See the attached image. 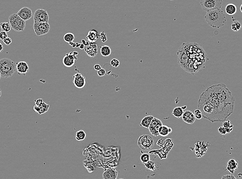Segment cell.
<instances>
[{"instance_id":"cell-40","label":"cell","mask_w":242,"mask_h":179,"mask_svg":"<svg viewBox=\"0 0 242 179\" xmlns=\"http://www.w3.org/2000/svg\"><path fill=\"white\" fill-rule=\"evenodd\" d=\"M33 109L34 111H35L36 112H37V113H39V111H40V106H39V105H34V106L33 107Z\"/></svg>"},{"instance_id":"cell-18","label":"cell","mask_w":242,"mask_h":179,"mask_svg":"<svg viewBox=\"0 0 242 179\" xmlns=\"http://www.w3.org/2000/svg\"><path fill=\"white\" fill-rule=\"evenodd\" d=\"M238 162L234 158L229 160L227 165V170L231 174H234V172L238 169Z\"/></svg>"},{"instance_id":"cell-23","label":"cell","mask_w":242,"mask_h":179,"mask_svg":"<svg viewBox=\"0 0 242 179\" xmlns=\"http://www.w3.org/2000/svg\"><path fill=\"white\" fill-rule=\"evenodd\" d=\"M184 109L182 107H176L174 108V109L173 111L172 114L173 115L174 117H176L177 118H180L184 114Z\"/></svg>"},{"instance_id":"cell-42","label":"cell","mask_w":242,"mask_h":179,"mask_svg":"<svg viewBox=\"0 0 242 179\" xmlns=\"http://www.w3.org/2000/svg\"><path fill=\"white\" fill-rule=\"evenodd\" d=\"M94 68L95 70L98 71V70H100L102 68V67L100 66V65L96 64L94 65Z\"/></svg>"},{"instance_id":"cell-36","label":"cell","mask_w":242,"mask_h":179,"mask_svg":"<svg viewBox=\"0 0 242 179\" xmlns=\"http://www.w3.org/2000/svg\"><path fill=\"white\" fill-rule=\"evenodd\" d=\"M106 70L103 68H101L100 70H98V74L99 76H103L106 74Z\"/></svg>"},{"instance_id":"cell-49","label":"cell","mask_w":242,"mask_h":179,"mask_svg":"<svg viewBox=\"0 0 242 179\" xmlns=\"http://www.w3.org/2000/svg\"><path fill=\"white\" fill-rule=\"evenodd\" d=\"M240 11L242 13V4L240 6Z\"/></svg>"},{"instance_id":"cell-17","label":"cell","mask_w":242,"mask_h":179,"mask_svg":"<svg viewBox=\"0 0 242 179\" xmlns=\"http://www.w3.org/2000/svg\"><path fill=\"white\" fill-rule=\"evenodd\" d=\"M99 37L100 35L98 33V31L95 29H92L88 32V34L86 36V39L89 43H95Z\"/></svg>"},{"instance_id":"cell-14","label":"cell","mask_w":242,"mask_h":179,"mask_svg":"<svg viewBox=\"0 0 242 179\" xmlns=\"http://www.w3.org/2000/svg\"><path fill=\"white\" fill-rule=\"evenodd\" d=\"M182 118L184 123H187L190 125L193 124L195 121L196 118L194 114L192 113L191 111L188 110L184 112Z\"/></svg>"},{"instance_id":"cell-28","label":"cell","mask_w":242,"mask_h":179,"mask_svg":"<svg viewBox=\"0 0 242 179\" xmlns=\"http://www.w3.org/2000/svg\"><path fill=\"white\" fill-rule=\"evenodd\" d=\"M75 37L73 34L72 33H68L64 35L63 39L66 43H69L72 42L74 40Z\"/></svg>"},{"instance_id":"cell-5","label":"cell","mask_w":242,"mask_h":179,"mask_svg":"<svg viewBox=\"0 0 242 179\" xmlns=\"http://www.w3.org/2000/svg\"><path fill=\"white\" fill-rule=\"evenodd\" d=\"M223 3V0H200V1L202 9L206 12L221 9Z\"/></svg>"},{"instance_id":"cell-41","label":"cell","mask_w":242,"mask_h":179,"mask_svg":"<svg viewBox=\"0 0 242 179\" xmlns=\"http://www.w3.org/2000/svg\"><path fill=\"white\" fill-rule=\"evenodd\" d=\"M43 102V99H38L36 100L35 104L37 105H40Z\"/></svg>"},{"instance_id":"cell-10","label":"cell","mask_w":242,"mask_h":179,"mask_svg":"<svg viewBox=\"0 0 242 179\" xmlns=\"http://www.w3.org/2000/svg\"><path fill=\"white\" fill-rule=\"evenodd\" d=\"M78 54V52H74L69 53L65 55L63 59V65L67 68L72 67L74 65L75 60H77V57L76 55Z\"/></svg>"},{"instance_id":"cell-50","label":"cell","mask_w":242,"mask_h":179,"mask_svg":"<svg viewBox=\"0 0 242 179\" xmlns=\"http://www.w3.org/2000/svg\"><path fill=\"white\" fill-rule=\"evenodd\" d=\"M182 107V109H185V108H187V106H184V107Z\"/></svg>"},{"instance_id":"cell-43","label":"cell","mask_w":242,"mask_h":179,"mask_svg":"<svg viewBox=\"0 0 242 179\" xmlns=\"http://www.w3.org/2000/svg\"><path fill=\"white\" fill-rule=\"evenodd\" d=\"M69 45H71L73 48H75L76 47V43H73V42H70L69 43Z\"/></svg>"},{"instance_id":"cell-12","label":"cell","mask_w":242,"mask_h":179,"mask_svg":"<svg viewBox=\"0 0 242 179\" xmlns=\"http://www.w3.org/2000/svg\"><path fill=\"white\" fill-rule=\"evenodd\" d=\"M25 21H28L33 17V12L31 8L28 7H24L21 8L17 13Z\"/></svg>"},{"instance_id":"cell-47","label":"cell","mask_w":242,"mask_h":179,"mask_svg":"<svg viewBox=\"0 0 242 179\" xmlns=\"http://www.w3.org/2000/svg\"><path fill=\"white\" fill-rule=\"evenodd\" d=\"M80 43H76V48H78V47H79L80 46Z\"/></svg>"},{"instance_id":"cell-24","label":"cell","mask_w":242,"mask_h":179,"mask_svg":"<svg viewBox=\"0 0 242 179\" xmlns=\"http://www.w3.org/2000/svg\"><path fill=\"white\" fill-rule=\"evenodd\" d=\"M75 137H76V140L77 141H82V140H85L86 137V132L82 130L78 131L76 133Z\"/></svg>"},{"instance_id":"cell-27","label":"cell","mask_w":242,"mask_h":179,"mask_svg":"<svg viewBox=\"0 0 242 179\" xmlns=\"http://www.w3.org/2000/svg\"><path fill=\"white\" fill-rule=\"evenodd\" d=\"M223 127L226 128L227 134H229L233 131V125H231L230 121L228 120L227 121H225L223 123Z\"/></svg>"},{"instance_id":"cell-30","label":"cell","mask_w":242,"mask_h":179,"mask_svg":"<svg viewBox=\"0 0 242 179\" xmlns=\"http://www.w3.org/2000/svg\"><path fill=\"white\" fill-rule=\"evenodd\" d=\"M145 167L147 168V169L152 170V171H155L156 170V164L154 162L152 161H149V162H147V163L145 164Z\"/></svg>"},{"instance_id":"cell-20","label":"cell","mask_w":242,"mask_h":179,"mask_svg":"<svg viewBox=\"0 0 242 179\" xmlns=\"http://www.w3.org/2000/svg\"><path fill=\"white\" fill-rule=\"evenodd\" d=\"M154 118V117L151 115L147 116L146 117H144L143 119L141 121L140 124L141 127L149 128L150 123Z\"/></svg>"},{"instance_id":"cell-45","label":"cell","mask_w":242,"mask_h":179,"mask_svg":"<svg viewBox=\"0 0 242 179\" xmlns=\"http://www.w3.org/2000/svg\"><path fill=\"white\" fill-rule=\"evenodd\" d=\"M3 50V46L2 43H0V53L2 52Z\"/></svg>"},{"instance_id":"cell-21","label":"cell","mask_w":242,"mask_h":179,"mask_svg":"<svg viewBox=\"0 0 242 179\" xmlns=\"http://www.w3.org/2000/svg\"><path fill=\"white\" fill-rule=\"evenodd\" d=\"M237 11V8L235 5L233 4H228L225 7V12L228 15L233 16L235 14Z\"/></svg>"},{"instance_id":"cell-1","label":"cell","mask_w":242,"mask_h":179,"mask_svg":"<svg viewBox=\"0 0 242 179\" xmlns=\"http://www.w3.org/2000/svg\"><path fill=\"white\" fill-rule=\"evenodd\" d=\"M235 98L226 85L215 84L200 95L198 108L203 117L211 123L224 122L234 112Z\"/></svg>"},{"instance_id":"cell-31","label":"cell","mask_w":242,"mask_h":179,"mask_svg":"<svg viewBox=\"0 0 242 179\" xmlns=\"http://www.w3.org/2000/svg\"><path fill=\"white\" fill-rule=\"evenodd\" d=\"M140 160L143 164L147 163L150 161V156L148 153H143L141 156Z\"/></svg>"},{"instance_id":"cell-19","label":"cell","mask_w":242,"mask_h":179,"mask_svg":"<svg viewBox=\"0 0 242 179\" xmlns=\"http://www.w3.org/2000/svg\"><path fill=\"white\" fill-rule=\"evenodd\" d=\"M172 132V128L166 125H162L159 129V135L162 137H166Z\"/></svg>"},{"instance_id":"cell-15","label":"cell","mask_w":242,"mask_h":179,"mask_svg":"<svg viewBox=\"0 0 242 179\" xmlns=\"http://www.w3.org/2000/svg\"><path fill=\"white\" fill-rule=\"evenodd\" d=\"M16 69L19 74L25 76L29 70V66L26 62H19L16 63Z\"/></svg>"},{"instance_id":"cell-35","label":"cell","mask_w":242,"mask_h":179,"mask_svg":"<svg viewBox=\"0 0 242 179\" xmlns=\"http://www.w3.org/2000/svg\"><path fill=\"white\" fill-rule=\"evenodd\" d=\"M100 37H101V40H102L103 43L107 41V38L106 34L104 32H102L101 33V34H100Z\"/></svg>"},{"instance_id":"cell-22","label":"cell","mask_w":242,"mask_h":179,"mask_svg":"<svg viewBox=\"0 0 242 179\" xmlns=\"http://www.w3.org/2000/svg\"><path fill=\"white\" fill-rule=\"evenodd\" d=\"M101 54L104 57H108L110 56L112 53V50L109 46L104 45L100 47Z\"/></svg>"},{"instance_id":"cell-38","label":"cell","mask_w":242,"mask_h":179,"mask_svg":"<svg viewBox=\"0 0 242 179\" xmlns=\"http://www.w3.org/2000/svg\"><path fill=\"white\" fill-rule=\"evenodd\" d=\"M3 42L7 45H10L12 43V40L10 37H7L6 38L3 40Z\"/></svg>"},{"instance_id":"cell-16","label":"cell","mask_w":242,"mask_h":179,"mask_svg":"<svg viewBox=\"0 0 242 179\" xmlns=\"http://www.w3.org/2000/svg\"><path fill=\"white\" fill-rule=\"evenodd\" d=\"M117 172L114 168H107L106 169L103 174V178L104 179H116L117 177Z\"/></svg>"},{"instance_id":"cell-52","label":"cell","mask_w":242,"mask_h":179,"mask_svg":"<svg viewBox=\"0 0 242 179\" xmlns=\"http://www.w3.org/2000/svg\"><path fill=\"white\" fill-rule=\"evenodd\" d=\"M170 1H173V0H170Z\"/></svg>"},{"instance_id":"cell-37","label":"cell","mask_w":242,"mask_h":179,"mask_svg":"<svg viewBox=\"0 0 242 179\" xmlns=\"http://www.w3.org/2000/svg\"><path fill=\"white\" fill-rule=\"evenodd\" d=\"M218 131L221 134L225 135L227 134L226 128H225L224 127H219V129H218Z\"/></svg>"},{"instance_id":"cell-9","label":"cell","mask_w":242,"mask_h":179,"mask_svg":"<svg viewBox=\"0 0 242 179\" xmlns=\"http://www.w3.org/2000/svg\"><path fill=\"white\" fill-rule=\"evenodd\" d=\"M162 125V121L160 119L154 117L149 128L150 134L154 136H158L159 135V129Z\"/></svg>"},{"instance_id":"cell-4","label":"cell","mask_w":242,"mask_h":179,"mask_svg":"<svg viewBox=\"0 0 242 179\" xmlns=\"http://www.w3.org/2000/svg\"><path fill=\"white\" fill-rule=\"evenodd\" d=\"M9 22L12 29L15 31L19 32L25 29L26 21L17 14H12L9 17Z\"/></svg>"},{"instance_id":"cell-48","label":"cell","mask_w":242,"mask_h":179,"mask_svg":"<svg viewBox=\"0 0 242 179\" xmlns=\"http://www.w3.org/2000/svg\"><path fill=\"white\" fill-rule=\"evenodd\" d=\"M1 95H2V90H1V88H0V98L1 97Z\"/></svg>"},{"instance_id":"cell-26","label":"cell","mask_w":242,"mask_h":179,"mask_svg":"<svg viewBox=\"0 0 242 179\" xmlns=\"http://www.w3.org/2000/svg\"><path fill=\"white\" fill-rule=\"evenodd\" d=\"M39 106H40V111H39L38 114H40V115L46 113V112H47L48 110H49V107H50L49 104H46V103H44V102H43L41 103V104L39 105Z\"/></svg>"},{"instance_id":"cell-46","label":"cell","mask_w":242,"mask_h":179,"mask_svg":"<svg viewBox=\"0 0 242 179\" xmlns=\"http://www.w3.org/2000/svg\"><path fill=\"white\" fill-rule=\"evenodd\" d=\"M85 45L82 43L80 44V46H79V48H80V49H84V48H85Z\"/></svg>"},{"instance_id":"cell-2","label":"cell","mask_w":242,"mask_h":179,"mask_svg":"<svg viewBox=\"0 0 242 179\" xmlns=\"http://www.w3.org/2000/svg\"><path fill=\"white\" fill-rule=\"evenodd\" d=\"M204 19L208 25L213 28H221L227 23L226 17L221 9L212 10L207 12V14L204 17Z\"/></svg>"},{"instance_id":"cell-13","label":"cell","mask_w":242,"mask_h":179,"mask_svg":"<svg viewBox=\"0 0 242 179\" xmlns=\"http://www.w3.org/2000/svg\"><path fill=\"white\" fill-rule=\"evenodd\" d=\"M85 52L90 57H95L98 53V46L95 43H89L87 45Z\"/></svg>"},{"instance_id":"cell-29","label":"cell","mask_w":242,"mask_h":179,"mask_svg":"<svg viewBox=\"0 0 242 179\" xmlns=\"http://www.w3.org/2000/svg\"><path fill=\"white\" fill-rule=\"evenodd\" d=\"M241 27L242 24L240 22L238 21H234L231 25V29L234 32L238 31L241 29Z\"/></svg>"},{"instance_id":"cell-51","label":"cell","mask_w":242,"mask_h":179,"mask_svg":"<svg viewBox=\"0 0 242 179\" xmlns=\"http://www.w3.org/2000/svg\"><path fill=\"white\" fill-rule=\"evenodd\" d=\"M1 73H0V79H1Z\"/></svg>"},{"instance_id":"cell-44","label":"cell","mask_w":242,"mask_h":179,"mask_svg":"<svg viewBox=\"0 0 242 179\" xmlns=\"http://www.w3.org/2000/svg\"><path fill=\"white\" fill-rule=\"evenodd\" d=\"M82 43H83L85 45H86V46H87V45H88V44L89 43V41H88V42H86V41H85V40H84V39L82 40Z\"/></svg>"},{"instance_id":"cell-3","label":"cell","mask_w":242,"mask_h":179,"mask_svg":"<svg viewBox=\"0 0 242 179\" xmlns=\"http://www.w3.org/2000/svg\"><path fill=\"white\" fill-rule=\"evenodd\" d=\"M17 71L16 63L10 59L4 58L0 59V73L1 78H8L12 77Z\"/></svg>"},{"instance_id":"cell-11","label":"cell","mask_w":242,"mask_h":179,"mask_svg":"<svg viewBox=\"0 0 242 179\" xmlns=\"http://www.w3.org/2000/svg\"><path fill=\"white\" fill-rule=\"evenodd\" d=\"M73 82L76 88L82 89L86 85V78L80 73H76L73 76Z\"/></svg>"},{"instance_id":"cell-6","label":"cell","mask_w":242,"mask_h":179,"mask_svg":"<svg viewBox=\"0 0 242 179\" xmlns=\"http://www.w3.org/2000/svg\"><path fill=\"white\" fill-rule=\"evenodd\" d=\"M138 145L139 148L143 150H149L154 145L153 138L148 135H143L138 139Z\"/></svg>"},{"instance_id":"cell-34","label":"cell","mask_w":242,"mask_h":179,"mask_svg":"<svg viewBox=\"0 0 242 179\" xmlns=\"http://www.w3.org/2000/svg\"><path fill=\"white\" fill-rule=\"evenodd\" d=\"M8 37V34L6 32L2 31L0 32V39L1 40H3L4 39Z\"/></svg>"},{"instance_id":"cell-32","label":"cell","mask_w":242,"mask_h":179,"mask_svg":"<svg viewBox=\"0 0 242 179\" xmlns=\"http://www.w3.org/2000/svg\"><path fill=\"white\" fill-rule=\"evenodd\" d=\"M120 64V61L117 59H112L110 62V64H111L112 66L115 67V68H117V67L119 66Z\"/></svg>"},{"instance_id":"cell-7","label":"cell","mask_w":242,"mask_h":179,"mask_svg":"<svg viewBox=\"0 0 242 179\" xmlns=\"http://www.w3.org/2000/svg\"><path fill=\"white\" fill-rule=\"evenodd\" d=\"M33 28L36 35L37 36H41L49 33L50 26L49 22H34Z\"/></svg>"},{"instance_id":"cell-39","label":"cell","mask_w":242,"mask_h":179,"mask_svg":"<svg viewBox=\"0 0 242 179\" xmlns=\"http://www.w3.org/2000/svg\"><path fill=\"white\" fill-rule=\"evenodd\" d=\"M222 179H236V178L234 177V175H233V174H230V175H223V177H222Z\"/></svg>"},{"instance_id":"cell-8","label":"cell","mask_w":242,"mask_h":179,"mask_svg":"<svg viewBox=\"0 0 242 179\" xmlns=\"http://www.w3.org/2000/svg\"><path fill=\"white\" fill-rule=\"evenodd\" d=\"M49 16L46 10L38 9L34 15V22H49Z\"/></svg>"},{"instance_id":"cell-25","label":"cell","mask_w":242,"mask_h":179,"mask_svg":"<svg viewBox=\"0 0 242 179\" xmlns=\"http://www.w3.org/2000/svg\"><path fill=\"white\" fill-rule=\"evenodd\" d=\"M0 26H1L2 31L6 32L7 33L10 31L11 27H12L10 26L9 22H7L1 23Z\"/></svg>"},{"instance_id":"cell-33","label":"cell","mask_w":242,"mask_h":179,"mask_svg":"<svg viewBox=\"0 0 242 179\" xmlns=\"http://www.w3.org/2000/svg\"><path fill=\"white\" fill-rule=\"evenodd\" d=\"M194 114L195 116L196 119H201L203 118V115L200 109H196Z\"/></svg>"}]
</instances>
